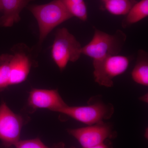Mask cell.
Here are the masks:
<instances>
[{
  "instance_id": "cell-1",
  "label": "cell",
  "mask_w": 148,
  "mask_h": 148,
  "mask_svg": "<svg viewBox=\"0 0 148 148\" xmlns=\"http://www.w3.org/2000/svg\"><path fill=\"white\" fill-rule=\"evenodd\" d=\"M29 9L38 21L40 42L56 27L73 17L60 0H53L45 4L30 6Z\"/></svg>"
},
{
  "instance_id": "cell-2",
  "label": "cell",
  "mask_w": 148,
  "mask_h": 148,
  "mask_svg": "<svg viewBox=\"0 0 148 148\" xmlns=\"http://www.w3.org/2000/svg\"><path fill=\"white\" fill-rule=\"evenodd\" d=\"M127 36L121 30L114 34H109L95 29L93 38L87 45L82 47V54L98 60L110 56L117 55L121 51Z\"/></svg>"
},
{
  "instance_id": "cell-3",
  "label": "cell",
  "mask_w": 148,
  "mask_h": 148,
  "mask_svg": "<svg viewBox=\"0 0 148 148\" xmlns=\"http://www.w3.org/2000/svg\"><path fill=\"white\" fill-rule=\"evenodd\" d=\"M51 47V57L60 71L64 70L69 61L75 62L82 54L81 45L66 28L58 29Z\"/></svg>"
},
{
  "instance_id": "cell-4",
  "label": "cell",
  "mask_w": 148,
  "mask_h": 148,
  "mask_svg": "<svg viewBox=\"0 0 148 148\" xmlns=\"http://www.w3.org/2000/svg\"><path fill=\"white\" fill-rule=\"evenodd\" d=\"M129 64L128 57L118 55L93 60L95 81L102 86L112 87L114 78L123 74L127 70Z\"/></svg>"
},
{
  "instance_id": "cell-5",
  "label": "cell",
  "mask_w": 148,
  "mask_h": 148,
  "mask_svg": "<svg viewBox=\"0 0 148 148\" xmlns=\"http://www.w3.org/2000/svg\"><path fill=\"white\" fill-rule=\"evenodd\" d=\"M58 112L90 125L103 121V120L110 119L114 113V108L110 103L97 102L86 106H67Z\"/></svg>"
},
{
  "instance_id": "cell-6",
  "label": "cell",
  "mask_w": 148,
  "mask_h": 148,
  "mask_svg": "<svg viewBox=\"0 0 148 148\" xmlns=\"http://www.w3.org/2000/svg\"><path fill=\"white\" fill-rule=\"evenodd\" d=\"M24 119L14 113L5 103L0 106V148H14L20 140Z\"/></svg>"
},
{
  "instance_id": "cell-7",
  "label": "cell",
  "mask_w": 148,
  "mask_h": 148,
  "mask_svg": "<svg viewBox=\"0 0 148 148\" xmlns=\"http://www.w3.org/2000/svg\"><path fill=\"white\" fill-rule=\"evenodd\" d=\"M68 132L77 140L83 148L101 145L114 135L110 125L103 121L86 127L69 129Z\"/></svg>"
},
{
  "instance_id": "cell-8",
  "label": "cell",
  "mask_w": 148,
  "mask_h": 148,
  "mask_svg": "<svg viewBox=\"0 0 148 148\" xmlns=\"http://www.w3.org/2000/svg\"><path fill=\"white\" fill-rule=\"evenodd\" d=\"M67 106L56 89L33 88L29 92L28 106L30 112L39 109L58 112Z\"/></svg>"
},
{
  "instance_id": "cell-9",
  "label": "cell",
  "mask_w": 148,
  "mask_h": 148,
  "mask_svg": "<svg viewBox=\"0 0 148 148\" xmlns=\"http://www.w3.org/2000/svg\"><path fill=\"white\" fill-rule=\"evenodd\" d=\"M10 62V85L21 83L27 79L32 65L27 47L21 44L14 47Z\"/></svg>"
},
{
  "instance_id": "cell-10",
  "label": "cell",
  "mask_w": 148,
  "mask_h": 148,
  "mask_svg": "<svg viewBox=\"0 0 148 148\" xmlns=\"http://www.w3.org/2000/svg\"><path fill=\"white\" fill-rule=\"evenodd\" d=\"M34 0H0L3 14L0 18L2 27H12L21 19L19 14L30 1Z\"/></svg>"
},
{
  "instance_id": "cell-11",
  "label": "cell",
  "mask_w": 148,
  "mask_h": 148,
  "mask_svg": "<svg viewBox=\"0 0 148 148\" xmlns=\"http://www.w3.org/2000/svg\"><path fill=\"white\" fill-rule=\"evenodd\" d=\"M135 82L144 86H148V58L147 53L140 49L138 52L136 64L131 73Z\"/></svg>"
},
{
  "instance_id": "cell-12",
  "label": "cell",
  "mask_w": 148,
  "mask_h": 148,
  "mask_svg": "<svg viewBox=\"0 0 148 148\" xmlns=\"http://www.w3.org/2000/svg\"><path fill=\"white\" fill-rule=\"evenodd\" d=\"M122 22L125 29L143 20L148 16V0H141L132 7Z\"/></svg>"
},
{
  "instance_id": "cell-13",
  "label": "cell",
  "mask_w": 148,
  "mask_h": 148,
  "mask_svg": "<svg viewBox=\"0 0 148 148\" xmlns=\"http://www.w3.org/2000/svg\"><path fill=\"white\" fill-rule=\"evenodd\" d=\"M136 3L135 0H106L104 1L107 10L115 15H126Z\"/></svg>"
},
{
  "instance_id": "cell-14",
  "label": "cell",
  "mask_w": 148,
  "mask_h": 148,
  "mask_svg": "<svg viewBox=\"0 0 148 148\" xmlns=\"http://www.w3.org/2000/svg\"><path fill=\"white\" fill-rule=\"evenodd\" d=\"M12 55L3 54L0 56V90L10 86V62Z\"/></svg>"
},
{
  "instance_id": "cell-15",
  "label": "cell",
  "mask_w": 148,
  "mask_h": 148,
  "mask_svg": "<svg viewBox=\"0 0 148 148\" xmlns=\"http://www.w3.org/2000/svg\"><path fill=\"white\" fill-rule=\"evenodd\" d=\"M64 145L62 143H59L52 147L45 145L39 138L19 140L15 146V148H64Z\"/></svg>"
},
{
  "instance_id": "cell-16",
  "label": "cell",
  "mask_w": 148,
  "mask_h": 148,
  "mask_svg": "<svg viewBox=\"0 0 148 148\" xmlns=\"http://www.w3.org/2000/svg\"><path fill=\"white\" fill-rule=\"evenodd\" d=\"M86 148H109V147H108L107 145H106V144L103 143V144H101V145H98L95 146V147Z\"/></svg>"
},
{
  "instance_id": "cell-17",
  "label": "cell",
  "mask_w": 148,
  "mask_h": 148,
  "mask_svg": "<svg viewBox=\"0 0 148 148\" xmlns=\"http://www.w3.org/2000/svg\"><path fill=\"white\" fill-rule=\"evenodd\" d=\"M140 100L141 101H144V102H146V103H147L148 101H147L148 100V95L147 94H146V95H143V96L141 97L140 98Z\"/></svg>"
},
{
  "instance_id": "cell-18",
  "label": "cell",
  "mask_w": 148,
  "mask_h": 148,
  "mask_svg": "<svg viewBox=\"0 0 148 148\" xmlns=\"http://www.w3.org/2000/svg\"><path fill=\"white\" fill-rule=\"evenodd\" d=\"M1 1H0V10H1Z\"/></svg>"
},
{
  "instance_id": "cell-19",
  "label": "cell",
  "mask_w": 148,
  "mask_h": 148,
  "mask_svg": "<svg viewBox=\"0 0 148 148\" xmlns=\"http://www.w3.org/2000/svg\"><path fill=\"white\" fill-rule=\"evenodd\" d=\"M106 1V0H103V2L105 1Z\"/></svg>"
},
{
  "instance_id": "cell-20",
  "label": "cell",
  "mask_w": 148,
  "mask_h": 148,
  "mask_svg": "<svg viewBox=\"0 0 148 148\" xmlns=\"http://www.w3.org/2000/svg\"><path fill=\"white\" fill-rule=\"evenodd\" d=\"M64 148H65L64 147Z\"/></svg>"
}]
</instances>
